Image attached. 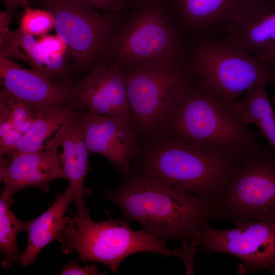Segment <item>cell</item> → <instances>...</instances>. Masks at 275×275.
I'll return each mask as SVG.
<instances>
[{
  "mask_svg": "<svg viewBox=\"0 0 275 275\" xmlns=\"http://www.w3.org/2000/svg\"><path fill=\"white\" fill-rule=\"evenodd\" d=\"M37 114L30 104L14 97L8 118L16 128L23 122L35 118Z\"/></svg>",
  "mask_w": 275,
  "mask_h": 275,
  "instance_id": "cb8c5ba5",
  "label": "cell"
},
{
  "mask_svg": "<svg viewBox=\"0 0 275 275\" xmlns=\"http://www.w3.org/2000/svg\"><path fill=\"white\" fill-rule=\"evenodd\" d=\"M81 109L77 108L53 136L57 141L63 170L74 194L77 213L89 216L85 202L88 194L85 187L86 177L90 170L89 156L82 126Z\"/></svg>",
  "mask_w": 275,
  "mask_h": 275,
  "instance_id": "2e32d148",
  "label": "cell"
},
{
  "mask_svg": "<svg viewBox=\"0 0 275 275\" xmlns=\"http://www.w3.org/2000/svg\"><path fill=\"white\" fill-rule=\"evenodd\" d=\"M85 2L98 10L108 13L121 10L126 4L124 0H78Z\"/></svg>",
  "mask_w": 275,
  "mask_h": 275,
  "instance_id": "4316f807",
  "label": "cell"
},
{
  "mask_svg": "<svg viewBox=\"0 0 275 275\" xmlns=\"http://www.w3.org/2000/svg\"><path fill=\"white\" fill-rule=\"evenodd\" d=\"M184 55L171 54L125 71L134 126L142 141L158 133L167 113L189 83L193 73Z\"/></svg>",
  "mask_w": 275,
  "mask_h": 275,
  "instance_id": "277c9868",
  "label": "cell"
},
{
  "mask_svg": "<svg viewBox=\"0 0 275 275\" xmlns=\"http://www.w3.org/2000/svg\"><path fill=\"white\" fill-rule=\"evenodd\" d=\"M78 107L71 103L38 112L30 128L16 146L6 155L11 158L19 154L42 151L49 140Z\"/></svg>",
  "mask_w": 275,
  "mask_h": 275,
  "instance_id": "d6986e66",
  "label": "cell"
},
{
  "mask_svg": "<svg viewBox=\"0 0 275 275\" xmlns=\"http://www.w3.org/2000/svg\"><path fill=\"white\" fill-rule=\"evenodd\" d=\"M269 66L270 67H271L272 69H273L275 71V56L271 60L269 64Z\"/></svg>",
  "mask_w": 275,
  "mask_h": 275,
  "instance_id": "1f68e13d",
  "label": "cell"
},
{
  "mask_svg": "<svg viewBox=\"0 0 275 275\" xmlns=\"http://www.w3.org/2000/svg\"><path fill=\"white\" fill-rule=\"evenodd\" d=\"M90 67L88 75L71 87V103L94 114L125 119L134 126L125 71L100 61Z\"/></svg>",
  "mask_w": 275,
  "mask_h": 275,
  "instance_id": "8fae6325",
  "label": "cell"
},
{
  "mask_svg": "<svg viewBox=\"0 0 275 275\" xmlns=\"http://www.w3.org/2000/svg\"><path fill=\"white\" fill-rule=\"evenodd\" d=\"M242 0H172L181 22L200 37L219 38L225 24Z\"/></svg>",
  "mask_w": 275,
  "mask_h": 275,
  "instance_id": "ac0fdd59",
  "label": "cell"
},
{
  "mask_svg": "<svg viewBox=\"0 0 275 275\" xmlns=\"http://www.w3.org/2000/svg\"><path fill=\"white\" fill-rule=\"evenodd\" d=\"M222 219L236 225L275 220V154L261 145L246 154L215 201Z\"/></svg>",
  "mask_w": 275,
  "mask_h": 275,
  "instance_id": "52a82bcc",
  "label": "cell"
},
{
  "mask_svg": "<svg viewBox=\"0 0 275 275\" xmlns=\"http://www.w3.org/2000/svg\"><path fill=\"white\" fill-rule=\"evenodd\" d=\"M0 121V138H2L7 135L15 127L12 121L9 118Z\"/></svg>",
  "mask_w": 275,
  "mask_h": 275,
  "instance_id": "f546056e",
  "label": "cell"
},
{
  "mask_svg": "<svg viewBox=\"0 0 275 275\" xmlns=\"http://www.w3.org/2000/svg\"><path fill=\"white\" fill-rule=\"evenodd\" d=\"M79 260L71 261L65 265L60 274H84L98 275L103 274L98 270L95 264L82 266L79 264Z\"/></svg>",
  "mask_w": 275,
  "mask_h": 275,
  "instance_id": "484cf974",
  "label": "cell"
},
{
  "mask_svg": "<svg viewBox=\"0 0 275 275\" xmlns=\"http://www.w3.org/2000/svg\"><path fill=\"white\" fill-rule=\"evenodd\" d=\"M54 18L57 35L67 47L75 67L84 70L106 54L114 21L78 0H37Z\"/></svg>",
  "mask_w": 275,
  "mask_h": 275,
  "instance_id": "9c48e42d",
  "label": "cell"
},
{
  "mask_svg": "<svg viewBox=\"0 0 275 275\" xmlns=\"http://www.w3.org/2000/svg\"><path fill=\"white\" fill-rule=\"evenodd\" d=\"M189 70L215 95L233 104L251 86L275 87V71L244 49L221 38L201 37L189 49ZM275 103V97L273 98Z\"/></svg>",
  "mask_w": 275,
  "mask_h": 275,
  "instance_id": "5b68a950",
  "label": "cell"
},
{
  "mask_svg": "<svg viewBox=\"0 0 275 275\" xmlns=\"http://www.w3.org/2000/svg\"><path fill=\"white\" fill-rule=\"evenodd\" d=\"M221 38L269 66L275 56V0H242L227 20Z\"/></svg>",
  "mask_w": 275,
  "mask_h": 275,
  "instance_id": "7c38bea8",
  "label": "cell"
},
{
  "mask_svg": "<svg viewBox=\"0 0 275 275\" xmlns=\"http://www.w3.org/2000/svg\"><path fill=\"white\" fill-rule=\"evenodd\" d=\"M123 177L121 186L108 189L105 198L158 238L187 244L206 224L222 219L215 201L186 194L139 170Z\"/></svg>",
  "mask_w": 275,
  "mask_h": 275,
  "instance_id": "7a4b0ae2",
  "label": "cell"
},
{
  "mask_svg": "<svg viewBox=\"0 0 275 275\" xmlns=\"http://www.w3.org/2000/svg\"><path fill=\"white\" fill-rule=\"evenodd\" d=\"M5 5V12L12 15L19 8L25 7L32 0H3Z\"/></svg>",
  "mask_w": 275,
  "mask_h": 275,
  "instance_id": "f1b7e54d",
  "label": "cell"
},
{
  "mask_svg": "<svg viewBox=\"0 0 275 275\" xmlns=\"http://www.w3.org/2000/svg\"><path fill=\"white\" fill-rule=\"evenodd\" d=\"M236 165L157 133L142 140L132 168L186 194L215 201Z\"/></svg>",
  "mask_w": 275,
  "mask_h": 275,
  "instance_id": "3957f363",
  "label": "cell"
},
{
  "mask_svg": "<svg viewBox=\"0 0 275 275\" xmlns=\"http://www.w3.org/2000/svg\"><path fill=\"white\" fill-rule=\"evenodd\" d=\"M54 27L52 14L45 9L24 7L19 28L24 33L33 36L46 35Z\"/></svg>",
  "mask_w": 275,
  "mask_h": 275,
  "instance_id": "603a6c76",
  "label": "cell"
},
{
  "mask_svg": "<svg viewBox=\"0 0 275 275\" xmlns=\"http://www.w3.org/2000/svg\"><path fill=\"white\" fill-rule=\"evenodd\" d=\"M75 224L71 235L62 244L65 254L73 251L80 261L97 262L108 266L115 273L121 263L130 255L138 253H153L166 257L175 256L182 260L185 250H172L165 240L158 238L143 229L134 231L127 218L107 219L95 222L89 216L71 214Z\"/></svg>",
  "mask_w": 275,
  "mask_h": 275,
  "instance_id": "8992f818",
  "label": "cell"
},
{
  "mask_svg": "<svg viewBox=\"0 0 275 275\" xmlns=\"http://www.w3.org/2000/svg\"><path fill=\"white\" fill-rule=\"evenodd\" d=\"M2 89L30 104L38 113L71 103L70 88L48 80L33 70L21 68L11 59L0 56Z\"/></svg>",
  "mask_w": 275,
  "mask_h": 275,
  "instance_id": "9a60e30c",
  "label": "cell"
},
{
  "mask_svg": "<svg viewBox=\"0 0 275 275\" xmlns=\"http://www.w3.org/2000/svg\"><path fill=\"white\" fill-rule=\"evenodd\" d=\"M72 202L73 189L68 186L64 193L57 195L54 203L45 212L31 220L26 231L28 245L21 259L22 265L35 263L45 246L54 240L62 243L71 235L75 224L71 215L65 214Z\"/></svg>",
  "mask_w": 275,
  "mask_h": 275,
  "instance_id": "e0dca14e",
  "label": "cell"
},
{
  "mask_svg": "<svg viewBox=\"0 0 275 275\" xmlns=\"http://www.w3.org/2000/svg\"><path fill=\"white\" fill-rule=\"evenodd\" d=\"M184 52L179 32L156 0L139 6L127 23L112 34L106 54L111 64L122 68Z\"/></svg>",
  "mask_w": 275,
  "mask_h": 275,
  "instance_id": "ba28073f",
  "label": "cell"
},
{
  "mask_svg": "<svg viewBox=\"0 0 275 275\" xmlns=\"http://www.w3.org/2000/svg\"><path fill=\"white\" fill-rule=\"evenodd\" d=\"M126 4L132 3V0H124Z\"/></svg>",
  "mask_w": 275,
  "mask_h": 275,
  "instance_id": "d6a6232c",
  "label": "cell"
},
{
  "mask_svg": "<svg viewBox=\"0 0 275 275\" xmlns=\"http://www.w3.org/2000/svg\"><path fill=\"white\" fill-rule=\"evenodd\" d=\"M189 243L199 247L197 254L225 253L238 258L240 274L264 269L275 275V220H249L228 230L207 223Z\"/></svg>",
  "mask_w": 275,
  "mask_h": 275,
  "instance_id": "30bf717a",
  "label": "cell"
},
{
  "mask_svg": "<svg viewBox=\"0 0 275 275\" xmlns=\"http://www.w3.org/2000/svg\"><path fill=\"white\" fill-rule=\"evenodd\" d=\"M13 203L2 194L0 198V251L3 259L2 266L8 269L14 263L20 264L22 253L16 244L17 234L22 231H27L31 221L17 218L10 209Z\"/></svg>",
  "mask_w": 275,
  "mask_h": 275,
  "instance_id": "7402d4cb",
  "label": "cell"
},
{
  "mask_svg": "<svg viewBox=\"0 0 275 275\" xmlns=\"http://www.w3.org/2000/svg\"><path fill=\"white\" fill-rule=\"evenodd\" d=\"M156 0H132V3L136 5L137 6H140L141 5L151 2Z\"/></svg>",
  "mask_w": 275,
  "mask_h": 275,
  "instance_id": "4dcf8cb0",
  "label": "cell"
},
{
  "mask_svg": "<svg viewBox=\"0 0 275 275\" xmlns=\"http://www.w3.org/2000/svg\"><path fill=\"white\" fill-rule=\"evenodd\" d=\"M60 178L66 179V176L53 137L40 152L1 157L0 179L4 185L2 194L9 199L26 187L38 188L46 194L49 183Z\"/></svg>",
  "mask_w": 275,
  "mask_h": 275,
  "instance_id": "5bb4252c",
  "label": "cell"
},
{
  "mask_svg": "<svg viewBox=\"0 0 275 275\" xmlns=\"http://www.w3.org/2000/svg\"><path fill=\"white\" fill-rule=\"evenodd\" d=\"M38 42L40 49L45 53L65 54L68 52L66 45L58 35L55 36L46 34L41 36Z\"/></svg>",
  "mask_w": 275,
  "mask_h": 275,
  "instance_id": "d4e9b609",
  "label": "cell"
},
{
  "mask_svg": "<svg viewBox=\"0 0 275 275\" xmlns=\"http://www.w3.org/2000/svg\"><path fill=\"white\" fill-rule=\"evenodd\" d=\"M234 104L215 95L193 74L167 113L158 133L237 164L261 144Z\"/></svg>",
  "mask_w": 275,
  "mask_h": 275,
  "instance_id": "6da1fadb",
  "label": "cell"
},
{
  "mask_svg": "<svg viewBox=\"0 0 275 275\" xmlns=\"http://www.w3.org/2000/svg\"><path fill=\"white\" fill-rule=\"evenodd\" d=\"M23 133L14 128L3 138H0V156L3 157L17 145Z\"/></svg>",
  "mask_w": 275,
  "mask_h": 275,
  "instance_id": "83f0119b",
  "label": "cell"
},
{
  "mask_svg": "<svg viewBox=\"0 0 275 275\" xmlns=\"http://www.w3.org/2000/svg\"><path fill=\"white\" fill-rule=\"evenodd\" d=\"M0 34V56L23 61L32 70L49 80L46 69V54L40 49L34 36L19 28L14 31L4 30Z\"/></svg>",
  "mask_w": 275,
  "mask_h": 275,
  "instance_id": "44dd1931",
  "label": "cell"
},
{
  "mask_svg": "<svg viewBox=\"0 0 275 275\" xmlns=\"http://www.w3.org/2000/svg\"><path fill=\"white\" fill-rule=\"evenodd\" d=\"M265 82L256 84L245 92L241 101L234 105L248 124L256 125L260 134L275 151V113L267 95Z\"/></svg>",
  "mask_w": 275,
  "mask_h": 275,
  "instance_id": "ffe728a7",
  "label": "cell"
},
{
  "mask_svg": "<svg viewBox=\"0 0 275 275\" xmlns=\"http://www.w3.org/2000/svg\"><path fill=\"white\" fill-rule=\"evenodd\" d=\"M80 117L90 154L106 158L123 176L131 173L132 162L142 146V140L133 125L122 118L81 109Z\"/></svg>",
  "mask_w": 275,
  "mask_h": 275,
  "instance_id": "4fadbf2b",
  "label": "cell"
}]
</instances>
